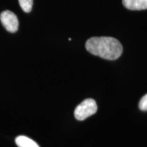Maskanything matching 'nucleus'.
<instances>
[{"label": "nucleus", "mask_w": 147, "mask_h": 147, "mask_svg": "<svg viewBox=\"0 0 147 147\" xmlns=\"http://www.w3.org/2000/svg\"><path fill=\"white\" fill-rule=\"evenodd\" d=\"M85 47L90 53L108 60L117 59L123 53L120 42L112 37H93L87 40Z\"/></svg>", "instance_id": "1"}, {"label": "nucleus", "mask_w": 147, "mask_h": 147, "mask_svg": "<svg viewBox=\"0 0 147 147\" xmlns=\"http://www.w3.org/2000/svg\"><path fill=\"white\" fill-rule=\"evenodd\" d=\"M97 106L93 99H87L76 108L74 110L75 118L78 121L85 120L88 117L96 113Z\"/></svg>", "instance_id": "2"}, {"label": "nucleus", "mask_w": 147, "mask_h": 147, "mask_svg": "<svg viewBox=\"0 0 147 147\" xmlns=\"http://www.w3.org/2000/svg\"><path fill=\"white\" fill-rule=\"evenodd\" d=\"M0 21L3 26L10 33L17 32L18 29V20L16 14L10 10L3 11L0 14Z\"/></svg>", "instance_id": "3"}, {"label": "nucleus", "mask_w": 147, "mask_h": 147, "mask_svg": "<svg viewBox=\"0 0 147 147\" xmlns=\"http://www.w3.org/2000/svg\"><path fill=\"white\" fill-rule=\"evenodd\" d=\"M123 4L131 10H142L147 9V0H123Z\"/></svg>", "instance_id": "4"}, {"label": "nucleus", "mask_w": 147, "mask_h": 147, "mask_svg": "<svg viewBox=\"0 0 147 147\" xmlns=\"http://www.w3.org/2000/svg\"><path fill=\"white\" fill-rule=\"evenodd\" d=\"M15 142L18 147H40L35 141L25 136L16 137Z\"/></svg>", "instance_id": "5"}, {"label": "nucleus", "mask_w": 147, "mask_h": 147, "mask_svg": "<svg viewBox=\"0 0 147 147\" xmlns=\"http://www.w3.org/2000/svg\"><path fill=\"white\" fill-rule=\"evenodd\" d=\"M20 6L25 12H30L33 6V0H18Z\"/></svg>", "instance_id": "6"}, {"label": "nucleus", "mask_w": 147, "mask_h": 147, "mask_svg": "<svg viewBox=\"0 0 147 147\" xmlns=\"http://www.w3.org/2000/svg\"><path fill=\"white\" fill-rule=\"evenodd\" d=\"M139 108L142 111H147V94L144 95L140 101Z\"/></svg>", "instance_id": "7"}]
</instances>
